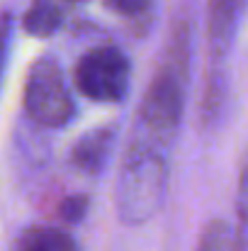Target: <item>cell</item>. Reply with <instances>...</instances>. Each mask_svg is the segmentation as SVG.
<instances>
[{
	"mask_svg": "<svg viewBox=\"0 0 248 251\" xmlns=\"http://www.w3.org/2000/svg\"><path fill=\"white\" fill-rule=\"evenodd\" d=\"M190 34L185 27H178V32L170 39L168 56L158 66L154 81L149 83L144 100L139 105V127L144 137H136L141 142H149L158 149L173 139L185 107V90H187V61H190Z\"/></svg>",
	"mask_w": 248,
	"mask_h": 251,
	"instance_id": "1",
	"label": "cell"
},
{
	"mask_svg": "<svg viewBox=\"0 0 248 251\" xmlns=\"http://www.w3.org/2000/svg\"><path fill=\"white\" fill-rule=\"evenodd\" d=\"M168 188V164L163 151L149 142L134 139L119 166L117 212L124 225L149 222L163 205Z\"/></svg>",
	"mask_w": 248,
	"mask_h": 251,
	"instance_id": "2",
	"label": "cell"
},
{
	"mask_svg": "<svg viewBox=\"0 0 248 251\" xmlns=\"http://www.w3.org/2000/svg\"><path fill=\"white\" fill-rule=\"evenodd\" d=\"M24 112L42 127H64L76 112L71 90L66 85L64 71L59 61L49 54H42L32 61L27 78H24V93H22Z\"/></svg>",
	"mask_w": 248,
	"mask_h": 251,
	"instance_id": "3",
	"label": "cell"
},
{
	"mask_svg": "<svg viewBox=\"0 0 248 251\" xmlns=\"http://www.w3.org/2000/svg\"><path fill=\"white\" fill-rule=\"evenodd\" d=\"M129 81L132 64L114 44H102L85 51L73 69L76 90L92 102H122L129 93Z\"/></svg>",
	"mask_w": 248,
	"mask_h": 251,
	"instance_id": "4",
	"label": "cell"
},
{
	"mask_svg": "<svg viewBox=\"0 0 248 251\" xmlns=\"http://www.w3.org/2000/svg\"><path fill=\"white\" fill-rule=\"evenodd\" d=\"M246 0H209L207 12V37H209V61L219 69L234 44L236 29L244 17Z\"/></svg>",
	"mask_w": 248,
	"mask_h": 251,
	"instance_id": "5",
	"label": "cell"
},
{
	"mask_svg": "<svg viewBox=\"0 0 248 251\" xmlns=\"http://www.w3.org/2000/svg\"><path fill=\"white\" fill-rule=\"evenodd\" d=\"M112 144H114V129L112 127L90 129V132L81 134L78 142L71 147L68 159H71V164L78 168L81 173L97 176L105 168L107 159H110Z\"/></svg>",
	"mask_w": 248,
	"mask_h": 251,
	"instance_id": "6",
	"label": "cell"
},
{
	"mask_svg": "<svg viewBox=\"0 0 248 251\" xmlns=\"http://www.w3.org/2000/svg\"><path fill=\"white\" fill-rule=\"evenodd\" d=\"M71 0H32L29 10L22 17V27L32 37H51L61 25L68 12Z\"/></svg>",
	"mask_w": 248,
	"mask_h": 251,
	"instance_id": "7",
	"label": "cell"
},
{
	"mask_svg": "<svg viewBox=\"0 0 248 251\" xmlns=\"http://www.w3.org/2000/svg\"><path fill=\"white\" fill-rule=\"evenodd\" d=\"M12 251H78V244L59 227H29L17 237Z\"/></svg>",
	"mask_w": 248,
	"mask_h": 251,
	"instance_id": "8",
	"label": "cell"
},
{
	"mask_svg": "<svg viewBox=\"0 0 248 251\" xmlns=\"http://www.w3.org/2000/svg\"><path fill=\"white\" fill-rule=\"evenodd\" d=\"M197 251H246L244 227H239V232H234L226 220L207 222V227L202 229Z\"/></svg>",
	"mask_w": 248,
	"mask_h": 251,
	"instance_id": "9",
	"label": "cell"
},
{
	"mask_svg": "<svg viewBox=\"0 0 248 251\" xmlns=\"http://www.w3.org/2000/svg\"><path fill=\"white\" fill-rule=\"evenodd\" d=\"M88 207H90L88 195H68L59 205V217L66 225H78V222H83V217L88 215Z\"/></svg>",
	"mask_w": 248,
	"mask_h": 251,
	"instance_id": "10",
	"label": "cell"
},
{
	"mask_svg": "<svg viewBox=\"0 0 248 251\" xmlns=\"http://www.w3.org/2000/svg\"><path fill=\"white\" fill-rule=\"evenodd\" d=\"M12 27H15V17L10 10L0 12V76L5 71L7 56H10V44H12Z\"/></svg>",
	"mask_w": 248,
	"mask_h": 251,
	"instance_id": "11",
	"label": "cell"
},
{
	"mask_svg": "<svg viewBox=\"0 0 248 251\" xmlns=\"http://www.w3.org/2000/svg\"><path fill=\"white\" fill-rule=\"evenodd\" d=\"M105 5H107L112 12L134 20V17H141V15L149 12L151 0H105Z\"/></svg>",
	"mask_w": 248,
	"mask_h": 251,
	"instance_id": "12",
	"label": "cell"
}]
</instances>
